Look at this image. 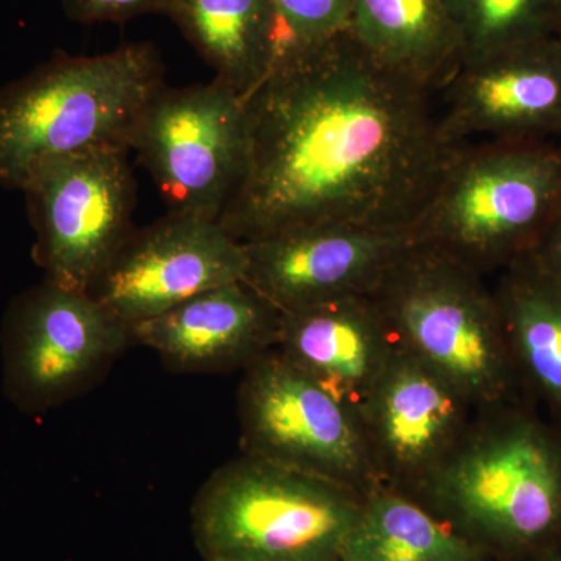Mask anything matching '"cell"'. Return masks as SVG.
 Returning <instances> with one entry per match:
<instances>
[{
	"label": "cell",
	"instance_id": "1",
	"mask_svg": "<svg viewBox=\"0 0 561 561\" xmlns=\"http://www.w3.org/2000/svg\"><path fill=\"white\" fill-rule=\"evenodd\" d=\"M432 98L348 33L280 55L245 99V172L217 224L239 242L311 225L411 231L459 147Z\"/></svg>",
	"mask_w": 561,
	"mask_h": 561
},
{
	"label": "cell",
	"instance_id": "2",
	"mask_svg": "<svg viewBox=\"0 0 561 561\" xmlns=\"http://www.w3.org/2000/svg\"><path fill=\"white\" fill-rule=\"evenodd\" d=\"M412 497L493 561H524L561 537V424L529 400L481 409Z\"/></svg>",
	"mask_w": 561,
	"mask_h": 561
},
{
	"label": "cell",
	"instance_id": "3",
	"mask_svg": "<svg viewBox=\"0 0 561 561\" xmlns=\"http://www.w3.org/2000/svg\"><path fill=\"white\" fill-rule=\"evenodd\" d=\"M151 43L94 57L60 54L0 90V186L22 190L41 165L83 151L124 147L164 87Z\"/></svg>",
	"mask_w": 561,
	"mask_h": 561
},
{
	"label": "cell",
	"instance_id": "4",
	"mask_svg": "<svg viewBox=\"0 0 561 561\" xmlns=\"http://www.w3.org/2000/svg\"><path fill=\"white\" fill-rule=\"evenodd\" d=\"M560 203L561 147L549 140L461 144L411 234L416 245L486 278L534 251Z\"/></svg>",
	"mask_w": 561,
	"mask_h": 561
},
{
	"label": "cell",
	"instance_id": "5",
	"mask_svg": "<svg viewBox=\"0 0 561 561\" xmlns=\"http://www.w3.org/2000/svg\"><path fill=\"white\" fill-rule=\"evenodd\" d=\"M368 295L394 342L478 411L527 400L485 276L415 243Z\"/></svg>",
	"mask_w": 561,
	"mask_h": 561
},
{
	"label": "cell",
	"instance_id": "6",
	"mask_svg": "<svg viewBox=\"0 0 561 561\" xmlns=\"http://www.w3.org/2000/svg\"><path fill=\"white\" fill-rule=\"evenodd\" d=\"M364 497L242 454L203 483L192 534L205 561H339Z\"/></svg>",
	"mask_w": 561,
	"mask_h": 561
},
{
	"label": "cell",
	"instance_id": "7",
	"mask_svg": "<svg viewBox=\"0 0 561 561\" xmlns=\"http://www.w3.org/2000/svg\"><path fill=\"white\" fill-rule=\"evenodd\" d=\"M245 99L213 80L164 84L147 103L130 150L153 176L169 213L219 221L245 172Z\"/></svg>",
	"mask_w": 561,
	"mask_h": 561
},
{
	"label": "cell",
	"instance_id": "8",
	"mask_svg": "<svg viewBox=\"0 0 561 561\" xmlns=\"http://www.w3.org/2000/svg\"><path fill=\"white\" fill-rule=\"evenodd\" d=\"M0 343L3 390L31 415L87 393L133 345L130 328L88 291L47 279L11 301Z\"/></svg>",
	"mask_w": 561,
	"mask_h": 561
},
{
	"label": "cell",
	"instance_id": "9",
	"mask_svg": "<svg viewBox=\"0 0 561 561\" xmlns=\"http://www.w3.org/2000/svg\"><path fill=\"white\" fill-rule=\"evenodd\" d=\"M242 454L341 483L378 489L359 415L273 348L243 370Z\"/></svg>",
	"mask_w": 561,
	"mask_h": 561
},
{
	"label": "cell",
	"instance_id": "10",
	"mask_svg": "<svg viewBox=\"0 0 561 561\" xmlns=\"http://www.w3.org/2000/svg\"><path fill=\"white\" fill-rule=\"evenodd\" d=\"M128 149L110 147L41 165L25 181L35 230L33 256L46 279L88 291L135 230V180Z\"/></svg>",
	"mask_w": 561,
	"mask_h": 561
},
{
	"label": "cell",
	"instance_id": "11",
	"mask_svg": "<svg viewBox=\"0 0 561 561\" xmlns=\"http://www.w3.org/2000/svg\"><path fill=\"white\" fill-rule=\"evenodd\" d=\"M245 251L217 221L168 213L133 230L88 294L131 328L195 295L243 280Z\"/></svg>",
	"mask_w": 561,
	"mask_h": 561
},
{
	"label": "cell",
	"instance_id": "12",
	"mask_svg": "<svg viewBox=\"0 0 561 561\" xmlns=\"http://www.w3.org/2000/svg\"><path fill=\"white\" fill-rule=\"evenodd\" d=\"M476 412L451 381L398 345L359 411L378 485L415 496L456 451Z\"/></svg>",
	"mask_w": 561,
	"mask_h": 561
},
{
	"label": "cell",
	"instance_id": "13",
	"mask_svg": "<svg viewBox=\"0 0 561 561\" xmlns=\"http://www.w3.org/2000/svg\"><path fill=\"white\" fill-rule=\"evenodd\" d=\"M243 280L280 312L368 295L415 245L409 230L311 225L254 241Z\"/></svg>",
	"mask_w": 561,
	"mask_h": 561
},
{
	"label": "cell",
	"instance_id": "14",
	"mask_svg": "<svg viewBox=\"0 0 561 561\" xmlns=\"http://www.w3.org/2000/svg\"><path fill=\"white\" fill-rule=\"evenodd\" d=\"M437 111L451 146L561 135V50L551 38L463 62Z\"/></svg>",
	"mask_w": 561,
	"mask_h": 561
},
{
	"label": "cell",
	"instance_id": "15",
	"mask_svg": "<svg viewBox=\"0 0 561 561\" xmlns=\"http://www.w3.org/2000/svg\"><path fill=\"white\" fill-rule=\"evenodd\" d=\"M280 316L245 280H234L136 324L131 342L153 350L171 371L245 370L276 348Z\"/></svg>",
	"mask_w": 561,
	"mask_h": 561
},
{
	"label": "cell",
	"instance_id": "16",
	"mask_svg": "<svg viewBox=\"0 0 561 561\" xmlns=\"http://www.w3.org/2000/svg\"><path fill=\"white\" fill-rule=\"evenodd\" d=\"M398 348L370 295L283 312L276 350L357 412Z\"/></svg>",
	"mask_w": 561,
	"mask_h": 561
},
{
	"label": "cell",
	"instance_id": "17",
	"mask_svg": "<svg viewBox=\"0 0 561 561\" xmlns=\"http://www.w3.org/2000/svg\"><path fill=\"white\" fill-rule=\"evenodd\" d=\"M348 35L378 68L432 95L461 62L443 0H351Z\"/></svg>",
	"mask_w": 561,
	"mask_h": 561
},
{
	"label": "cell",
	"instance_id": "18",
	"mask_svg": "<svg viewBox=\"0 0 561 561\" xmlns=\"http://www.w3.org/2000/svg\"><path fill=\"white\" fill-rule=\"evenodd\" d=\"M165 16L213 68L214 80L243 98L267 79L283 54L273 0H173Z\"/></svg>",
	"mask_w": 561,
	"mask_h": 561
},
{
	"label": "cell",
	"instance_id": "19",
	"mask_svg": "<svg viewBox=\"0 0 561 561\" xmlns=\"http://www.w3.org/2000/svg\"><path fill=\"white\" fill-rule=\"evenodd\" d=\"M493 290L524 394L561 424V278L524 256Z\"/></svg>",
	"mask_w": 561,
	"mask_h": 561
},
{
	"label": "cell",
	"instance_id": "20",
	"mask_svg": "<svg viewBox=\"0 0 561 561\" xmlns=\"http://www.w3.org/2000/svg\"><path fill=\"white\" fill-rule=\"evenodd\" d=\"M339 561H493L489 553L401 491L364 497Z\"/></svg>",
	"mask_w": 561,
	"mask_h": 561
},
{
	"label": "cell",
	"instance_id": "21",
	"mask_svg": "<svg viewBox=\"0 0 561 561\" xmlns=\"http://www.w3.org/2000/svg\"><path fill=\"white\" fill-rule=\"evenodd\" d=\"M460 41L461 62L551 38L560 0H443Z\"/></svg>",
	"mask_w": 561,
	"mask_h": 561
},
{
	"label": "cell",
	"instance_id": "22",
	"mask_svg": "<svg viewBox=\"0 0 561 561\" xmlns=\"http://www.w3.org/2000/svg\"><path fill=\"white\" fill-rule=\"evenodd\" d=\"M283 54L320 46L350 31L351 0H273Z\"/></svg>",
	"mask_w": 561,
	"mask_h": 561
},
{
	"label": "cell",
	"instance_id": "23",
	"mask_svg": "<svg viewBox=\"0 0 561 561\" xmlns=\"http://www.w3.org/2000/svg\"><path fill=\"white\" fill-rule=\"evenodd\" d=\"M70 20L81 24L127 22L144 14H168L173 0H61Z\"/></svg>",
	"mask_w": 561,
	"mask_h": 561
},
{
	"label": "cell",
	"instance_id": "24",
	"mask_svg": "<svg viewBox=\"0 0 561 561\" xmlns=\"http://www.w3.org/2000/svg\"><path fill=\"white\" fill-rule=\"evenodd\" d=\"M527 256H530L545 271L561 278V203L552 220L549 221L548 228L542 232L537 247Z\"/></svg>",
	"mask_w": 561,
	"mask_h": 561
},
{
	"label": "cell",
	"instance_id": "25",
	"mask_svg": "<svg viewBox=\"0 0 561 561\" xmlns=\"http://www.w3.org/2000/svg\"><path fill=\"white\" fill-rule=\"evenodd\" d=\"M524 561H561V537L546 545L540 551L531 553Z\"/></svg>",
	"mask_w": 561,
	"mask_h": 561
},
{
	"label": "cell",
	"instance_id": "26",
	"mask_svg": "<svg viewBox=\"0 0 561 561\" xmlns=\"http://www.w3.org/2000/svg\"><path fill=\"white\" fill-rule=\"evenodd\" d=\"M551 39L557 44V47L561 50V0L559 9H557L556 21H553V27L551 32Z\"/></svg>",
	"mask_w": 561,
	"mask_h": 561
}]
</instances>
